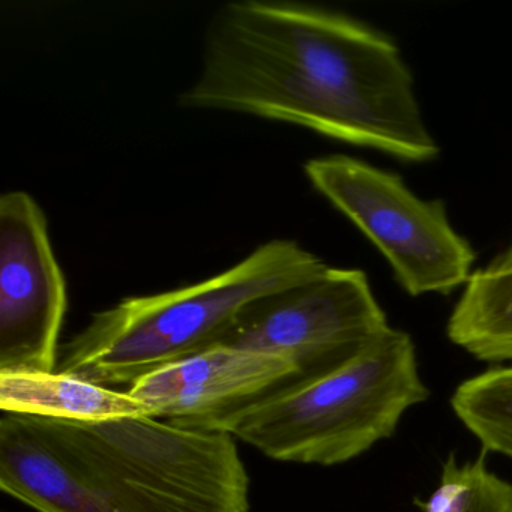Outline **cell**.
Masks as SVG:
<instances>
[{
	"label": "cell",
	"mask_w": 512,
	"mask_h": 512,
	"mask_svg": "<svg viewBox=\"0 0 512 512\" xmlns=\"http://www.w3.org/2000/svg\"><path fill=\"white\" fill-rule=\"evenodd\" d=\"M188 109L286 122L401 160L440 149L415 82L385 35L349 17L283 0H236L209 22Z\"/></svg>",
	"instance_id": "obj_1"
},
{
	"label": "cell",
	"mask_w": 512,
	"mask_h": 512,
	"mask_svg": "<svg viewBox=\"0 0 512 512\" xmlns=\"http://www.w3.org/2000/svg\"><path fill=\"white\" fill-rule=\"evenodd\" d=\"M0 490L38 512H248L235 437L155 416L65 421L4 413Z\"/></svg>",
	"instance_id": "obj_2"
},
{
	"label": "cell",
	"mask_w": 512,
	"mask_h": 512,
	"mask_svg": "<svg viewBox=\"0 0 512 512\" xmlns=\"http://www.w3.org/2000/svg\"><path fill=\"white\" fill-rule=\"evenodd\" d=\"M326 269L299 242L272 239L209 280L98 311L61 347L56 371L107 388H130L152 371L221 346L248 305Z\"/></svg>",
	"instance_id": "obj_3"
},
{
	"label": "cell",
	"mask_w": 512,
	"mask_h": 512,
	"mask_svg": "<svg viewBox=\"0 0 512 512\" xmlns=\"http://www.w3.org/2000/svg\"><path fill=\"white\" fill-rule=\"evenodd\" d=\"M430 389L415 343L389 328L352 358L310 379L293 380L208 431H223L272 460L335 466L389 439Z\"/></svg>",
	"instance_id": "obj_4"
},
{
	"label": "cell",
	"mask_w": 512,
	"mask_h": 512,
	"mask_svg": "<svg viewBox=\"0 0 512 512\" xmlns=\"http://www.w3.org/2000/svg\"><path fill=\"white\" fill-rule=\"evenodd\" d=\"M304 172L379 248L409 295H448L472 277L475 251L449 223L445 203L419 199L400 176L346 155L313 158Z\"/></svg>",
	"instance_id": "obj_5"
},
{
	"label": "cell",
	"mask_w": 512,
	"mask_h": 512,
	"mask_svg": "<svg viewBox=\"0 0 512 512\" xmlns=\"http://www.w3.org/2000/svg\"><path fill=\"white\" fill-rule=\"evenodd\" d=\"M389 328L367 274L328 266L248 305L221 346L281 356L304 380L343 364Z\"/></svg>",
	"instance_id": "obj_6"
},
{
	"label": "cell",
	"mask_w": 512,
	"mask_h": 512,
	"mask_svg": "<svg viewBox=\"0 0 512 512\" xmlns=\"http://www.w3.org/2000/svg\"><path fill=\"white\" fill-rule=\"evenodd\" d=\"M67 283L49 223L25 191L0 197V374L58 370Z\"/></svg>",
	"instance_id": "obj_7"
},
{
	"label": "cell",
	"mask_w": 512,
	"mask_h": 512,
	"mask_svg": "<svg viewBox=\"0 0 512 512\" xmlns=\"http://www.w3.org/2000/svg\"><path fill=\"white\" fill-rule=\"evenodd\" d=\"M296 377L295 365L281 356L215 346L140 377L127 391L161 421L208 430Z\"/></svg>",
	"instance_id": "obj_8"
},
{
	"label": "cell",
	"mask_w": 512,
	"mask_h": 512,
	"mask_svg": "<svg viewBox=\"0 0 512 512\" xmlns=\"http://www.w3.org/2000/svg\"><path fill=\"white\" fill-rule=\"evenodd\" d=\"M0 409L4 413L85 422L155 416L148 404L128 391H116L61 371L0 374Z\"/></svg>",
	"instance_id": "obj_9"
},
{
	"label": "cell",
	"mask_w": 512,
	"mask_h": 512,
	"mask_svg": "<svg viewBox=\"0 0 512 512\" xmlns=\"http://www.w3.org/2000/svg\"><path fill=\"white\" fill-rule=\"evenodd\" d=\"M446 335L479 361H512V269L472 274L449 316Z\"/></svg>",
	"instance_id": "obj_10"
},
{
	"label": "cell",
	"mask_w": 512,
	"mask_h": 512,
	"mask_svg": "<svg viewBox=\"0 0 512 512\" xmlns=\"http://www.w3.org/2000/svg\"><path fill=\"white\" fill-rule=\"evenodd\" d=\"M451 407L482 452L512 460V367L490 368L464 380L452 394Z\"/></svg>",
	"instance_id": "obj_11"
},
{
	"label": "cell",
	"mask_w": 512,
	"mask_h": 512,
	"mask_svg": "<svg viewBox=\"0 0 512 512\" xmlns=\"http://www.w3.org/2000/svg\"><path fill=\"white\" fill-rule=\"evenodd\" d=\"M413 503L419 512H512V482L488 469L485 452L463 464L449 454L436 490Z\"/></svg>",
	"instance_id": "obj_12"
},
{
	"label": "cell",
	"mask_w": 512,
	"mask_h": 512,
	"mask_svg": "<svg viewBox=\"0 0 512 512\" xmlns=\"http://www.w3.org/2000/svg\"><path fill=\"white\" fill-rule=\"evenodd\" d=\"M488 269L491 271H511L512 269V245L508 250L503 251L500 256H497L493 262L490 263Z\"/></svg>",
	"instance_id": "obj_13"
}]
</instances>
